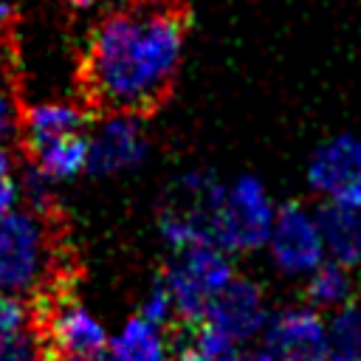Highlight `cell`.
<instances>
[{"label": "cell", "instance_id": "6da1fadb", "mask_svg": "<svg viewBox=\"0 0 361 361\" xmlns=\"http://www.w3.org/2000/svg\"><path fill=\"white\" fill-rule=\"evenodd\" d=\"M189 8L180 0H135L104 17L82 56V93L104 113L158 110L180 65Z\"/></svg>", "mask_w": 361, "mask_h": 361}, {"label": "cell", "instance_id": "7a4b0ae2", "mask_svg": "<svg viewBox=\"0 0 361 361\" xmlns=\"http://www.w3.org/2000/svg\"><path fill=\"white\" fill-rule=\"evenodd\" d=\"M51 214L11 209L0 220V290L17 299H39L65 288Z\"/></svg>", "mask_w": 361, "mask_h": 361}, {"label": "cell", "instance_id": "3957f363", "mask_svg": "<svg viewBox=\"0 0 361 361\" xmlns=\"http://www.w3.org/2000/svg\"><path fill=\"white\" fill-rule=\"evenodd\" d=\"M172 262L161 276L180 324H200L212 299L234 276L228 254L214 243H197L180 251H172Z\"/></svg>", "mask_w": 361, "mask_h": 361}, {"label": "cell", "instance_id": "277c9868", "mask_svg": "<svg viewBox=\"0 0 361 361\" xmlns=\"http://www.w3.org/2000/svg\"><path fill=\"white\" fill-rule=\"evenodd\" d=\"M274 203L265 186L243 175L231 186L223 189L214 214H212V243L220 245L226 254H243L265 245L271 223H274Z\"/></svg>", "mask_w": 361, "mask_h": 361}, {"label": "cell", "instance_id": "5b68a950", "mask_svg": "<svg viewBox=\"0 0 361 361\" xmlns=\"http://www.w3.org/2000/svg\"><path fill=\"white\" fill-rule=\"evenodd\" d=\"M265 243L274 265L290 276L310 274L324 259V243L319 234L316 214H310L302 203L293 200L274 212V223Z\"/></svg>", "mask_w": 361, "mask_h": 361}, {"label": "cell", "instance_id": "8992f818", "mask_svg": "<svg viewBox=\"0 0 361 361\" xmlns=\"http://www.w3.org/2000/svg\"><path fill=\"white\" fill-rule=\"evenodd\" d=\"M307 180L330 203L361 209V138L336 135L324 141L307 164Z\"/></svg>", "mask_w": 361, "mask_h": 361}, {"label": "cell", "instance_id": "52a82bcc", "mask_svg": "<svg viewBox=\"0 0 361 361\" xmlns=\"http://www.w3.org/2000/svg\"><path fill=\"white\" fill-rule=\"evenodd\" d=\"M265 347L282 361H330L327 324L313 305L288 307L265 322Z\"/></svg>", "mask_w": 361, "mask_h": 361}, {"label": "cell", "instance_id": "ba28073f", "mask_svg": "<svg viewBox=\"0 0 361 361\" xmlns=\"http://www.w3.org/2000/svg\"><path fill=\"white\" fill-rule=\"evenodd\" d=\"M147 155V138L141 133L138 116L127 113H107L99 124L96 135L87 138V169L90 175H116L133 169Z\"/></svg>", "mask_w": 361, "mask_h": 361}, {"label": "cell", "instance_id": "9c48e42d", "mask_svg": "<svg viewBox=\"0 0 361 361\" xmlns=\"http://www.w3.org/2000/svg\"><path fill=\"white\" fill-rule=\"evenodd\" d=\"M268 322L262 290L243 276H231L228 285L212 299L203 324L220 330L223 336L234 338L237 344L254 338Z\"/></svg>", "mask_w": 361, "mask_h": 361}, {"label": "cell", "instance_id": "30bf717a", "mask_svg": "<svg viewBox=\"0 0 361 361\" xmlns=\"http://www.w3.org/2000/svg\"><path fill=\"white\" fill-rule=\"evenodd\" d=\"M23 144L31 158V166L42 172L51 183L71 180L87 169V135L85 133H71V135H56V138H31Z\"/></svg>", "mask_w": 361, "mask_h": 361}, {"label": "cell", "instance_id": "8fae6325", "mask_svg": "<svg viewBox=\"0 0 361 361\" xmlns=\"http://www.w3.org/2000/svg\"><path fill=\"white\" fill-rule=\"evenodd\" d=\"M316 223L324 243V254H330V259L347 268L361 265V209L327 200L316 209Z\"/></svg>", "mask_w": 361, "mask_h": 361}, {"label": "cell", "instance_id": "7c38bea8", "mask_svg": "<svg viewBox=\"0 0 361 361\" xmlns=\"http://www.w3.org/2000/svg\"><path fill=\"white\" fill-rule=\"evenodd\" d=\"M87 130V113L79 104H65V102H48V104H34L23 110V141L31 138H56V135H71V133H85Z\"/></svg>", "mask_w": 361, "mask_h": 361}, {"label": "cell", "instance_id": "4fadbf2b", "mask_svg": "<svg viewBox=\"0 0 361 361\" xmlns=\"http://www.w3.org/2000/svg\"><path fill=\"white\" fill-rule=\"evenodd\" d=\"M161 333L164 330L147 322L144 316H133L107 344V355L110 361H164L166 344Z\"/></svg>", "mask_w": 361, "mask_h": 361}, {"label": "cell", "instance_id": "5bb4252c", "mask_svg": "<svg viewBox=\"0 0 361 361\" xmlns=\"http://www.w3.org/2000/svg\"><path fill=\"white\" fill-rule=\"evenodd\" d=\"M305 293L316 310L319 307H341L353 296V276H350L347 265H341L336 259H322L307 274Z\"/></svg>", "mask_w": 361, "mask_h": 361}, {"label": "cell", "instance_id": "9a60e30c", "mask_svg": "<svg viewBox=\"0 0 361 361\" xmlns=\"http://www.w3.org/2000/svg\"><path fill=\"white\" fill-rule=\"evenodd\" d=\"M186 336L178 350V361H243L240 344L209 324H183Z\"/></svg>", "mask_w": 361, "mask_h": 361}, {"label": "cell", "instance_id": "2e32d148", "mask_svg": "<svg viewBox=\"0 0 361 361\" xmlns=\"http://www.w3.org/2000/svg\"><path fill=\"white\" fill-rule=\"evenodd\" d=\"M330 361H361V305H341L327 327Z\"/></svg>", "mask_w": 361, "mask_h": 361}, {"label": "cell", "instance_id": "e0dca14e", "mask_svg": "<svg viewBox=\"0 0 361 361\" xmlns=\"http://www.w3.org/2000/svg\"><path fill=\"white\" fill-rule=\"evenodd\" d=\"M31 330V310L23 299L0 290V347Z\"/></svg>", "mask_w": 361, "mask_h": 361}, {"label": "cell", "instance_id": "ac0fdd59", "mask_svg": "<svg viewBox=\"0 0 361 361\" xmlns=\"http://www.w3.org/2000/svg\"><path fill=\"white\" fill-rule=\"evenodd\" d=\"M138 316H144L147 322H152V324L161 327V330L175 319V305H172V296H169L164 279H158V282L149 288V293H147V299H144Z\"/></svg>", "mask_w": 361, "mask_h": 361}, {"label": "cell", "instance_id": "d6986e66", "mask_svg": "<svg viewBox=\"0 0 361 361\" xmlns=\"http://www.w3.org/2000/svg\"><path fill=\"white\" fill-rule=\"evenodd\" d=\"M0 361H48V353H45L34 324L23 336H17L0 347Z\"/></svg>", "mask_w": 361, "mask_h": 361}, {"label": "cell", "instance_id": "ffe728a7", "mask_svg": "<svg viewBox=\"0 0 361 361\" xmlns=\"http://www.w3.org/2000/svg\"><path fill=\"white\" fill-rule=\"evenodd\" d=\"M23 130V110L17 107V99L11 90L0 87V144H11Z\"/></svg>", "mask_w": 361, "mask_h": 361}, {"label": "cell", "instance_id": "44dd1931", "mask_svg": "<svg viewBox=\"0 0 361 361\" xmlns=\"http://www.w3.org/2000/svg\"><path fill=\"white\" fill-rule=\"evenodd\" d=\"M20 197V186L11 180V175H0V220L14 209Z\"/></svg>", "mask_w": 361, "mask_h": 361}, {"label": "cell", "instance_id": "7402d4cb", "mask_svg": "<svg viewBox=\"0 0 361 361\" xmlns=\"http://www.w3.org/2000/svg\"><path fill=\"white\" fill-rule=\"evenodd\" d=\"M48 361H110V355L107 350H102V353H87V355H56Z\"/></svg>", "mask_w": 361, "mask_h": 361}, {"label": "cell", "instance_id": "603a6c76", "mask_svg": "<svg viewBox=\"0 0 361 361\" xmlns=\"http://www.w3.org/2000/svg\"><path fill=\"white\" fill-rule=\"evenodd\" d=\"M243 361H282V358L274 355V353L265 347V350H251L248 355H243Z\"/></svg>", "mask_w": 361, "mask_h": 361}, {"label": "cell", "instance_id": "cb8c5ba5", "mask_svg": "<svg viewBox=\"0 0 361 361\" xmlns=\"http://www.w3.org/2000/svg\"><path fill=\"white\" fill-rule=\"evenodd\" d=\"M0 175H11V158L3 144H0Z\"/></svg>", "mask_w": 361, "mask_h": 361}, {"label": "cell", "instance_id": "d4e9b609", "mask_svg": "<svg viewBox=\"0 0 361 361\" xmlns=\"http://www.w3.org/2000/svg\"><path fill=\"white\" fill-rule=\"evenodd\" d=\"M68 3H71V6H76V8H87L93 0H68Z\"/></svg>", "mask_w": 361, "mask_h": 361}]
</instances>
